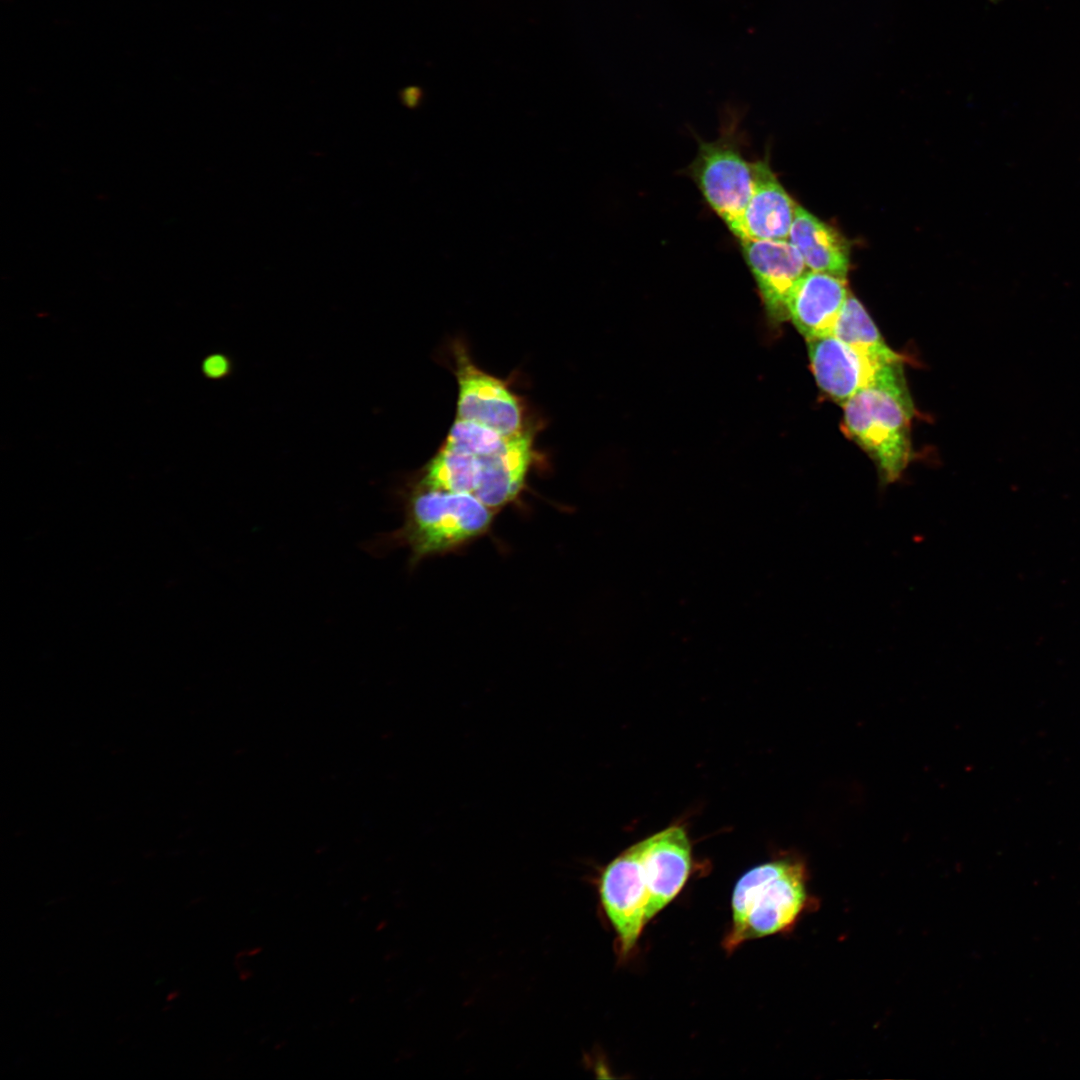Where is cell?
I'll return each mask as SVG.
<instances>
[{"label":"cell","instance_id":"cell-10","mask_svg":"<svg viewBox=\"0 0 1080 1080\" xmlns=\"http://www.w3.org/2000/svg\"><path fill=\"white\" fill-rule=\"evenodd\" d=\"M807 343L811 370L819 388L842 405L871 384L889 364L870 358L833 334L807 339Z\"/></svg>","mask_w":1080,"mask_h":1080},{"label":"cell","instance_id":"cell-11","mask_svg":"<svg viewBox=\"0 0 1080 1080\" xmlns=\"http://www.w3.org/2000/svg\"><path fill=\"white\" fill-rule=\"evenodd\" d=\"M797 206L768 163L757 161L753 193L730 230L740 241L788 240Z\"/></svg>","mask_w":1080,"mask_h":1080},{"label":"cell","instance_id":"cell-1","mask_svg":"<svg viewBox=\"0 0 1080 1080\" xmlns=\"http://www.w3.org/2000/svg\"><path fill=\"white\" fill-rule=\"evenodd\" d=\"M534 455L528 431L510 436L491 431L469 448L444 444L416 484L469 494L495 511L519 496Z\"/></svg>","mask_w":1080,"mask_h":1080},{"label":"cell","instance_id":"cell-9","mask_svg":"<svg viewBox=\"0 0 1080 1080\" xmlns=\"http://www.w3.org/2000/svg\"><path fill=\"white\" fill-rule=\"evenodd\" d=\"M741 243L769 319L774 323L789 319L790 295L809 271L802 256L789 240H747Z\"/></svg>","mask_w":1080,"mask_h":1080},{"label":"cell","instance_id":"cell-6","mask_svg":"<svg viewBox=\"0 0 1080 1080\" xmlns=\"http://www.w3.org/2000/svg\"><path fill=\"white\" fill-rule=\"evenodd\" d=\"M710 207L731 229L754 189L755 162H748L727 138L702 143L691 168Z\"/></svg>","mask_w":1080,"mask_h":1080},{"label":"cell","instance_id":"cell-12","mask_svg":"<svg viewBox=\"0 0 1080 1080\" xmlns=\"http://www.w3.org/2000/svg\"><path fill=\"white\" fill-rule=\"evenodd\" d=\"M848 296L846 278L809 270L790 295L788 318L806 339L833 334Z\"/></svg>","mask_w":1080,"mask_h":1080},{"label":"cell","instance_id":"cell-2","mask_svg":"<svg viewBox=\"0 0 1080 1080\" xmlns=\"http://www.w3.org/2000/svg\"><path fill=\"white\" fill-rule=\"evenodd\" d=\"M494 511L474 496L414 484L405 499L403 525L374 537L365 549L374 556L407 547L410 567L448 552L486 533Z\"/></svg>","mask_w":1080,"mask_h":1080},{"label":"cell","instance_id":"cell-13","mask_svg":"<svg viewBox=\"0 0 1080 1080\" xmlns=\"http://www.w3.org/2000/svg\"><path fill=\"white\" fill-rule=\"evenodd\" d=\"M788 240L807 268L846 278L850 254L847 240L801 206H797Z\"/></svg>","mask_w":1080,"mask_h":1080},{"label":"cell","instance_id":"cell-7","mask_svg":"<svg viewBox=\"0 0 1080 1080\" xmlns=\"http://www.w3.org/2000/svg\"><path fill=\"white\" fill-rule=\"evenodd\" d=\"M456 377L457 419L507 436L523 431V409L517 396L501 380L475 366L462 347L456 350Z\"/></svg>","mask_w":1080,"mask_h":1080},{"label":"cell","instance_id":"cell-4","mask_svg":"<svg viewBox=\"0 0 1080 1080\" xmlns=\"http://www.w3.org/2000/svg\"><path fill=\"white\" fill-rule=\"evenodd\" d=\"M807 879L805 866L791 859L767 862L742 875L732 893L726 951L790 930L811 904Z\"/></svg>","mask_w":1080,"mask_h":1080},{"label":"cell","instance_id":"cell-15","mask_svg":"<svg viewBox=\"0 0 1080 1080\" xmlns=\"http://www.w3.org/2000/svg\"><path fill=\"white\" fill-rule=\"evenodd\" d=\"M231 370V360L221 353L207 356L202 363V372L209 379H222L228 376Z\"/></svg>","mask_w":1080,"mask_h":1080},{"label":"cell","instance_id":"cell-8","mask_svg":"<svg viewBox=\"0 0 1080 1080\" xmlns=\"http://www.w3.org/2000/svg\"><path fill=\"white\" fill-rule=\"evenodd\" d=\"M641 875L648 893V922L680 893L691 868V846L684 827L669 826L637 842Z\"/></svg>","mask_w":1080,"mask_h":1080},{"label":"cell","instance_id":"cell-3","mask_svg":"<svg viewBox=\"0 0 1080 1080\" xmlns=\"http://www.w3.org/2000/svg\"><path fill=\"white\" fill-rule=\"evenodd\" d=\"M843 429L871 457L881 481H897L911 459L913 403L902 362L889 363L843 405Z\"/></svg>","mask_w":1080,"mask_h":1080},{"label":"cell","instance_id":"cell-14","mask_svg":"<svg viewBox=\"0 0 1080 1080\" xmlns=\"http://www.w3.org/2000/svg\"><path fill=\"white\" fill-rule=\"evenodd\" d=\"M833 335L879 362L903 361V358L886 344L866 309L851 294L837 319Z\"/></svg>","mask_w":1080,"mask_h":1080},{"label":"cell","instance_id":"cell-5","mask_svg":"<svg viewBox=\"0 0 1080 1080\" xmlns=\"http://www.w3.org/2000/svg\"><path fill=\"white\" fill-rule=\"evenodd\" d=\"M598 893L602 910L616 934L618 952L625 957L648 924L649 897L641 875L637 843L600 871Z\"/></svg>","mask_w":1080,"mask_h":1080}]
</instances>
